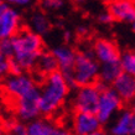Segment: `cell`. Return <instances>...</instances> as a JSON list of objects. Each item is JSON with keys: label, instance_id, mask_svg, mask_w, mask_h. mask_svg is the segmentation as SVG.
<instances>
[{"label": "cell", "instance_id": "cell-18", "mask_svg": "<svg viewBox=\"0 0 135 135\" xmlns=\"http://www.w3.org/2000/svg\"><path fill=\"white\" fill-rule=\"evenodd\" d=\"M53 125L49 119L37 118L26 123V135H50Z\"/></svg>", "mask_w": 135, "mask_h": 135}, {"label": "cell", "instance_id": "cell-21", "mask_svg": "<svg viewBox=\"0 0 135 135\" xmlns=\"http://www.w3.org/2000/svg\"><path fill=\"white\" fill-rule=\"evenodd\" d=\"M66 0H41V6L46 11H57L65 8Z\"/></svg>", "mask_w": 135, "mask_h": 135}, {"label": "cell", "instance_id": "cell-28", "mask_svg": "<svg viewBox=\"0 0 135 135\" xmlns=\"http://www.w3.org/2000/svg\"><path fill=\"white\" fill-rule=\"evenodd\" d=\"M8 8H9V5L5 3L4 0H0V16H1V15L4 14L5 10H6Z\"/></svg>", "mask_w": 135, "mask_h": 135}, {"label": "cell", "instance_id": "cell-17", "mask_svg": "<svg viewBox=\"0 0 135 135\" xmlns=\"http://www.w3.org/2000/svg\"><path fill=\"white\" fill-rule=\"evenodd\" d=\"M123 73L120 62L118 63H105L100 65L99 67V79L98 82L105 84V86H112L115 79Z\"/></svg>", "mask_w": 135, "mask_h": 135}, {"label": "cell", "instance_id": "cell-2", "mask_svg": "<svg viewBox=\"0 0 135 135\" xmlns=\"http://www.w3.org/2000/svg\"><path fill=\"white\" fill-rule=\"evenodd\" d=\"M70 90L68 83L60 71L46 76L40 87V114L46 118L53 115L65 104Z\"/></svg>", "mask_w": 135, "mask_h": 135}, {"label": "cell", "instance_id": "cell-1", "mask_svg": "<svg viewBox=\"0 0 135 135\" xmlns=\"http://www.w3.org/2000/svg\"><path fill=\"white\" fill-rule=\"evenodd\" d=\"M14 46V60L19 63L24 72L35 70L38 56L45 51V42L42 36L22 26L21 30L11 38Z\"/></svg>", "mask_w": 135, "mask_h": 135}, {"label": "cell", "instance_id": "cell-19", "mask_svg": "<svg viewBox=\"0 0 135 135\" xmlns=\"http://www.w3.org/2000/svg\"><path fill=\"white\" fill-rule=\"evenodd\" d=\"M120 66L123 72L131 74L135 77V52L134 51H125L122 53Z\"/></svg>", "mask_w": 135, "mask_h": 135}, {"label": "cell", "instance_id": "cell-12", "mask_svg": "<svg viewBox=\"0 0 135 135\" xmlns=\"http://www.w3.org/2000/svg\"><path fill=\"white\" fill-rule=\"evenodd\" d=\"M24 25L20 12L16 9L9 6L5 12L0 16V40L12 38Z\"/></svg>", "mask_w": 135, "mask_h": 135}, {"label": "cell", "instance_id": "cell-31", "mask_svg": "<svg viewBox=\"0 0 135 135\" xmlns=\"http://www.w3.org/2000/svg\"><path fill=\"white\" fill-rule=\"evenodd\" d=\"M129 109H130V110L135 114V100H134V102H131V103H130V108H129Z\"/></svg>", "mask_w": 135, "mask_h": 135}, {"label": "cell", "instance_id": "cell-29", "mask_svg": "<svg viewBox=\"0 0 135 135\" xmlns=\"http://www.w3.org/2000/svg\"><path fill=\"white\" fill-rule=\"evenodd\" d=\"M70 38H71V32L70 31H65V41H70Z\"/></svg>", "mask_w": 135, "mask_h": 135}, {"label": "cell", "instance_id": "cell-4", "mask_svg": "<svg viewBox=\"0 0 135 135\" xmlns=\"http://www.w3.org/2000/svg\"><path fill=\"white\" fill-rule=\"evenodd\" d=\"M100 83V82H99ZM124 102L120 99L118 93L110 86H105L100 83V95H99L97 118L103 124H108L117 113L123 108Z\"/></svg>", "mask_w": 135, "mask_h": 135}, {"label": "cell", "instance_id": "cell-27", "mask_svg": "<svg viewBox=\"0 0 135 135\" xmlns=\"http://www.w3.org/2000/svg\"><path fill=\"white\" fill-rule=\"evenodd\" d=\"M6 4H11L14 6H19V8H27L35 3V0H4Z\"/></svg>", "mask_w": 135, "mask_h": 135}, {"label": "cell", "instance_id": "cell-26", "mask_svg": "<svg viewBox=\"0 0 135 135\" xmlns=\"http://www.w3.org/2000/svg\"><path fill=\"white\" fill-rule=\"evenodd\" d=\"M50 135H73V133H72L71 129H67L66 127H62V125H53Z\"/></svg>", "mask_w": 135, "mask_h": 135}, {"label": "cell", "instance_id": "cell-7", "mask_svg": "<svg viewBox=\"0 0 135 135\" xmlns=\"http://www.w3.org/2000/svg\"><path fill=\"white\" fill-rule=\"evenodd\" d=\"M92 52L99 65L105 63H118L120 62L122 52L119 51L118 45L110 38L98 37L92 42Z\"/></svg>", "mask_w": 135, "mask_h": 135}, {"label": "cell", "instance_id": "cell-20", "mask_svg": "<svg viewBox=\"0 0 135 135\" xmlns=\"http://www.w3.org/2000/svg\"><path fill=\"white\" fill-rule=\"evenodd\" d=\"M8 129L9 134L10 135H26V124L22 122H16V120H12L8 123Z\"/></svg>", "mask_w": 135, "mask_h": 135}, {"label": "cell", "instance_id": "cell-30", "mask_svg": "<svg viewBox=\"0 0 135 135\" xmlns=\"http://www.w3.org/2000/svg\"><path fill=\"white\" fill-rule=\"evenodd\" d=\"M89 135H108V134H105V133H104V131L100 129V130L94 131V133H92V134H89Z\"/></svg>", "mask_w": 135, "mask_h": 135}, {"label": "cell", "instance_id": "cell-3", "mask_svg": "<svg viewBox=\"0 0 135 135\" xmlns=\"http://www.w3.org/2000/svg\"><path fill=\"white\" fill-rule=\"evenodd\" d=\"M99 67L100 65L90 49L77 51L72 70V89L95 84L99 79Z\"/></svg>", "mask_w": 135, "mask_h": 135}, {"label": "cell", "instance_id": "cell-11", "mask_svg": "<svg viewBox=\"0 0 135 135\" xmlns=\"http://www.w3.org/2000/svg\"><path fill=\"white\" fill-rule=\"evenodd\" d=\"M102 129V123L95 114L74 112L72 117V133L73 135H89Z\"/></svg>", "mask_w": 135, "mask_h": 135}, {"label": "cell", "instance_id": "cell-23", "mask_svg": "<svg viewBox=\"0 0 135 135\" xmlns=\"http://www.w3.org/2000/svg\"><path fill=\"white\" fill-rule=\"evenodd\" d=\"M8 63H9V76H19V74L25 73L22 68L19 66V63L14 58H9Z\"/></svg>", "mask_w": 135, "mask_h": 135}, {"label": "cell", "instance_id": "cell-25", "mask_svg": "<svg viewBox=\"0 0 135 135\" xmlns=\"http://www.w3.org/2000/svg\"><path fill=\"white\" fill-rule=\"evenodd\" d=\"M97 21H98L99 24H102V25H112L113 22H115L114 19H113V16H112L110 14L108 11H103L100 12L98 15V17H97Z\"/></svg>", "mask_w": 135, "mask_h": 135}, {"label": "cell", "instance_id": "cell-33", "mask_svg": "<svg viewBox=\"0 0 135 135\" xmlns=\"http://www.w3.org/2000/svg\"><path fill=\"white\" fill-rule=\"evenodd\" d=\"M72 1H73V3H76V4H83L86 0H72Z\"/></svg>", "mask_w": 135, "mask_h": 135}, {"label": "cell", "instance_id": "cell-6", "mask_svg": "<svg viewBox=\"0 0 135 135\" xmlns=\"http://www.w3.org/2000/svg\"><path fill=\"white\" fill-rule=\"evenodd\" d=\"M15 102V113L20 122L29 123L40 117V87L37 86L31 89L29 93L14 100Z\"/></svg>", "mask_w": 135, "mask_h": 135}, {"label": "cell", "instance_id": "cell-9", "mask_svg": "<svg viewBox=\"0 0 135 135\" xmlns=\"http://www.w3.org/2000/svg\"><path fill=\"white\" fill-rule=\"evenodd\" d=\"M51 52L57 61L58 71L63 74L66 82L68 83L70 88L72 89V70H73L77 51L70 45H60L53 47Z\"/></svg>", "mask_w": 135, "mask_h": 135}, {"label": "cell", "instance_id": "cell-15", "mask_svg": "<svg viewBox=\"0 0 135 135\" xmlns=\"http://www.w3.org/2000/svg\"><path fill=\"white\" fill-rule=\"evenodd\" d=\"M33 71H36L42 78H45L46 76L58 71L57 61H56V58H55L51 51H44L38 56Z\"/></svg>", "mask_w": 135, "mask_h": 135}, {"label": "cell", "instance_id": "cell-14", "mask_svg": "<svg viewBox=\"0 0 135 135\" xmlns=\"http://www.w3.org/2000/svg\"><path fill=\"white\" fill-rule=\"evenodd\" d=\"M112 135H135V114L130 109H124L110 127Z\"/></svg>", "mask_w": 135, "mask_h": 135}, {"label": "cell", "instance_id": "cell-16", "mask_svg": "<svg viewBox=\"0 0 135 135\" xmlns=\"http://www.w3.org/2000/svg\"><path fill=\"white\" fill-rule=\"evenodd\" d=\"M30 30H32L33 32H36L40 36H45L51 31L52 25L50 22L49 17L44 11L41 10H36L31 14L29 19V26Z\"/></svg>", "mask_w": 135, "mask_h": 135}, {"label": "cell", "instance_id": "cell-5", "mask_svg": "<svg viewBox=\"0 0 135 135\" xmlns=\"http://www.w3.org/2000/svg\"><path fill=\"white\" fill-rule=\"evenodd\" d=\"M99 95H100V83L99 82H97L95 84L76 88V93L72 100L74 112L97 114Z\"/></svg>", "mask_w": 135, "mask_h": 135}, {"label": "cell", "instance_id": "cell-24", "mask_svg": "<svg viewBox=\"0 0 135 135\" xmlns=\"http://www.w3.org/2000/svg\"><path fill=\"white\" fill-rule=\"evenodd\" d=\"M9 76V63L8 58L0 55V79H4Z\"/></svg>", "mask_w": 135, "mask_h": 135}, {"label": "cell", "instance_id": "cell-34", "mask_svg": "<svg viewBox=\"0 0 135 135\" xmlns=\"http://www.w3.org/2000/svg\"><path fill=\"white\" fill-rule=\"evenodd\" d=\"M131 29H133V31L135 32V21L133 22V24H131Z\"/></svg>", "mask_w": 135, "mask_h": 135}, {"label": "cell", "instance_id": "cell-22", "mask_svg": "<svg viewBox=\"0 0 135 135\" xmlns=\"http://www.w3.org/2000/svg\"><path fill=\"white\" fill-rule=\"evenodd\" d=\"M0 55H3L8 60L14 57V46H12L11 38L0 40Z\"/></svg>", "mask_w": 135, "mask_h": 135}, {"label": "cell", "instance_id": "cell-13", "mask_svg": "<svg viewBox=\"0 0 135 135\" xmlns=\"http://www.w3.org/2000/svg\"><path fill=\"white\" fill-rule=\"evenodd\" d=\"M110 87L118 93V95L120 97V99L124 103H131L135 100V77L134 76L123 72L113 82V84Z\"/></svg>", "mask_w": 135, "mask_h": 135}, {"label": "cell", "instance_id": "cell-10", "mask_svg": "<svg viewBox=\"0 0 135 135\" xmlns=\"http://www.w3.org/2000/svg\"><path fill=\"white\" fill-rule=\"evenodd\" d=\"M107 11L114 21L133 24L135 21V0H107Z\"/></svg>", "mask_w": 135, "mask_h": 135}, {"label": "cell", "instance_id": "cell-8", "mask_svg": "<svg viewBox=\"0 0 135 135\" xmlns=\"http://www.w3.org/2000/svg\"><path fill=\"white\" fill-rule=\"evenodd\" d=\"M37 87V83L32 76L22 73L19 76H8L4 82V92L14 100L29 93L31 89Z\"/></svg>", "mask_w": 135, "mask_h": 135}, {"label": "cell", "instance_id": "cell-32", "mask_svg": "<svg viewBox=\"0 0 135 135\" xmlns=\"http://www.w3.org/2000/svg\"><path fill=\"white\" fill-rule=\"evenodd\" d=\"M0 135H5V129L3 125H0Z\"/></svg>", "mask_w": 135, "mask_h": 135}]
</instances>
